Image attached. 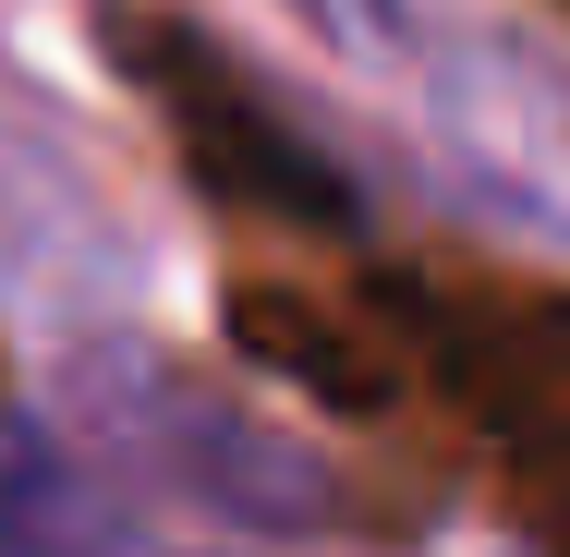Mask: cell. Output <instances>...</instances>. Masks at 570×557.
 I'll return each mask as SVG.
<instances>
[{"label":"cell","mask_w":570,"mask_h":557,"mask_svg":"<svg viewBox=\"0 0 570 557\" xmlns=\"http://www.w3.org/2000/svg\"><path fill=\"white\" fill-rule=\"evenodd\" d=\"M73 400H86V425H98L121 460H146L170 497L219 509V521H243V534H304V521L328 509L316 448L279 437L267 412L230 400L219 376H195V364H170V351H146V339L73 351Z\"/></svg>","instance_id":"obj_1"},{"label":"cell","mask_w":570,"mask_h":557,"mask_svg":"<svg viewBox=\"0 0 570 557\" xmlns=\"http://www.w3.org/2000/svg\"><path fill=\"white\" fill-rule=\"evenodd\" d=\"M279 12H304L352 61H413V0H279Z\"/></svg>","instance_id":"obj_4"},{"label":"cell","mask_w":570,"mask_h":557,"mask_svg":"<svg viewBox=\"0 0 570 557\" xmlns=\"http://www.w3.org/2000/svg\"><path fill=\"white\" fill-rule=\"evenodd\" d=\"M0 557H121V521L61 425L0 400Z\"/></svg>","instance_id":"obj_3"},{"label":"cell","mask_w":570,"mask_h":557,"mask_svg":"<svg viewBox=\"0 0 570 557\" xmlns=\"http://www.w3.org/2000/svg\"><path fill=\"white\" fill-rule=\"evenodd\" d=\"M425 121H438V158L510 230L570 242V61L522 37H450L425 61Z\"/></svg>","instance_id":"obj_2"}]
</instances>
